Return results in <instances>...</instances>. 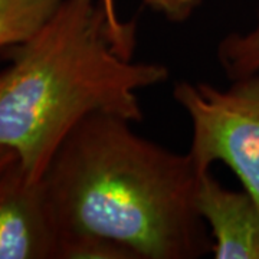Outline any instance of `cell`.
Masks as SVG:
<instances>
[{"instance_id": "4", "label": "cell", "mask_w": 259, "mask_h": 259, "mask_svg": "<svg viewBox=\"0 0 259 259\" xmlns=\"http://www.w3.org/2000/svg\"><path fill=\"white\" fill-rule=\"evenodd\" d=\"M59 231L42 180L15 160L0 171V259H58Z\"/></svg>"}, {"instance_id": "9", "label": "cell", "mask_w": 259, "mask_h": 259, "mask_svg": "<svg viewBox=\"0 0 259 259\" xmlns=\"http://www.w3.org/2000/svg\"><path fill=\"white\" fill-rule=\"evenodd\" d=\"M148 8L164 15L171 22H183L196 9L199 0H144Z\"/></svg>"}, {"instance_id": "8", "label": "cell", "mask_w": 259, "mask_h": 259, "mask_svg": "<svg viewBox=\"0 0 259 259\" xmlns=\"http://www.w3.org/2000/svg\"><path fill=\"white\" fill-rule=\"evenodd\" d=\"M58 259H137L117 242L101 236H74L61 241Z\"/></svg>"}, {"instance_id": "2", "label": "cell", "mask_w": 259, "mask_h": 259, "mask_svg": "<svg viewBox=\"0 0 259 259\" xmlns=\"http://www.w3.org/2000/svg\"><path fill=\"white\" fill-rule=\"evenodd\" d=\"M136 30L111 25L101 0H65L0 72V146L39 182L65 137L95 112L143 120L137 91L166 81L161 64L134 62Z\"/></svg>"}, {"instance_id": "6", "label": "cell", "mask_w": 259, "mask_h": 259, "mask_svg": "<svg viewBox=\"0 0 259 259\" xmlns=\"http://www.w3.org/2000/svg\"><path fill=\"white\" fill-rule=\"evenodd\" d=\"M65 0H0V48L23 44L52 19Z\"/></svg>"}, {"instance_id": "3", "label": "cell", "mask_w": 259, "mask_h": 259, "mask_svg": "<svg viewBox=\"0 0 259 259\" xmlns=\"http://www.w3.org/2000/svg\"><path fill=\"white\" fill-rule=\"evenodd\" d=\"M173 97L192 121L189 156L199 173L222 161L259 206V75L236 78L225 91L182 81Z\"/></svg>"}, {"instance_id": "10", "label": "cell", "mask_w": 259, "mask_h": 259, "mask_svg": "<svg viewBox=\"0 0 259 259\" xmlns=\"http://www.w3.org/2000/svg\"><path fill=\"white\" fill-rule=\"evenodd\" d=\"M102 6L107 12V16L110 19L111 25L115 29H118L121 32H131V30H136V26L133 23H125L118 18V13H117V6H115V0H101Z\"/></svg>"}, {"instance_id": "11", "label": "cell", "mask_w": 259, "mask_h": 259, "mask_svg": "<svg viewBox=\"0 0 259 259\" xmlns=\"http://www.w3.org/2000/svg\"><path fill=\"white\" fill-rule=\"evenodd\" d=\"M15 160H18V156L13 150H10L8 147L0 146V171L8 167L10 163H13Z\"/></svg>"}, {"instance_id": "5", "label": "cell", "mask_w": 259, "mask_h": 259, "mask_svg": "<svg viewBox=\"0 0 259 259\" xmlns=\"http://www.w3.org/2000/svg\"><path fill=\"white\" fill-rule=\"evenodd\" d=\"M196 203L209 226L216 259H259V206L246 190L223 187L210 170L199 175Z\"/></svg>"}, {"instance_id": "1", "label": "cell", "mask_w": 259, "mask_h": 259, "mask_svg": "<svg viewBox=\"0 0 259 259\" xmlns=\"http://www.w3.org/2000/svg\"><path fill=\"white\" fill-rule=\"evenodd\" d=\"M131 121L95 112L65 137L42 185L61 241L101 236L137 259H196L212 252L196 203L192 157L140 137Z\"/></svg>"}, {"instance_id": "7", "label": "cell", "mask_w": 259, "mask_h": 259, "mask_svg": "<svg viewBox=\"0 0 259 259\" xmlns=\"http://www.w3.org/2000/svg\"><path fill=\"white\" fill-rule=\"evenodd\" d=\"M219 58L233 79L255 74L259 69V23L245 36L232 35L219 48Z\"/></svg>"}]
</instances>
